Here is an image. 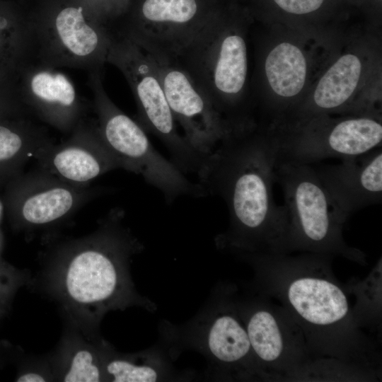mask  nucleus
Masks as SVG:
<instances>
[{"label":"nucleus","instance_id":"2","mask_svg":"<svg viewBox=\"0 0 382 382\" xmlns=\"http://www.w3.org/2000/svg\"><path fill=\"white\" fill-rule=\"evenodd\" d=\"M255 254L270 294L283 303L311 350L345 362L367 359L347 296L330 271L331 256Z\"/></svg>","mask_w":382,"mask_h":382},{"label":"nucleus","instance_id":"22","mask_svg":"<svg viewBox=\"0 0 382 382\" xmlns=\"http://www.w3.org/2000/svg\"><path fill=\"white\" fill-rule=\"evenodd\" d=\"M64 381L66 382H97L100 381L99 369L94 364L93 355L89 351L80 350L76 353Z\"/></svg>","mask_w":382,"mask_h":382},{"label":"nucleus","instance_id":"18","mask_svg":"<svg viewBox=\"0 0 382 382\" xmlns=\"http://www.w3.org/2000/svg\"><path fill=\"white\" fill-rule=\"evenodd\" d=\"M29 62L28 9L0 5V88L15 91L18 76Z\"/></svg>","mask_w":382,"mask_h":382},{"label":"nucleus","instance_id":"8","mask_svg":"<svg viewBox=\"0 0 382 382\" xmlns=\"http://www.w3.org/2000/svg\"><path fill=\"white\" fill-rule=\"evenodd\" d=\"M270 133L277 160L308 165L361 156L381 147L382 141L381 123L368 116L333 120L321 115Z\"/></svg>","mask_w":382,"mask_h":382},{"label":"nucleus","instance_id":"25","mask_svg":"<svg viewBox=\"0 0 382 382\" xmlns=\"http://www.w3.org/2000/svg\"><path fill=\"white\" fill-rule=\"evenodd\" d=\"M285 11L294 14L313 12L322 5L323 0H274Z\"/></svg>","mask_w":382,"mask_h":382},{"label":"nucleus","instance_id":"10","mask_svg":"<svg viewBox=\"0 0 382 382\" xmlns=\"http://www.w3.org/2000/svg\"><path fill=\"white\" fill-rule=\"evenodd\" d=\"M146 54L156 68L170 108L183 130L184 137L205 158L232 132L187 73L174 60Z\"/></svg>","mask_w":382,"mask_h":382},{"label":"nucleus","instance_id":"19","mask_svg":"<svg viewBox=\"0 0 382 382\" xmlns=\"http://www.w3.org/2000/svg\"><path fill=\"white\" fill-rule=\"evenodd\" d=\"M264 70L267 83L278 98L276 108L283 110L305 85L307 63L304 54L294 44L281 42L267 54Z\"/></svg>","mask_w":382,"mask_h":382},{"label":"nucleus","instance_id":"13","mask_svg":"<svg viewBox=\"0 0 382 382\" xmlns=\"http://www.w3.org/2000/svg\"><path fill=\"white\" fill-rule=\"evenodd\" d=\"M245 328L262 368L291 373L308 364L311 352L297 324L283 308L263 306L249 316Z\"/></svg>","mask_w":382,"mask_h":382},{"label":"nucleus","instance_id":"6","mask_svg":"<svg viewBox=\"0 0 382 382\" xmlns=\"http://www.w3.org/2000/svg\"><path fill=\"white\" fill-rule=\"evenodd\" d=\"M108 63L122 74L137 105L136 121L168 149L172 162L184 173H197L204 158L178 130L156 68L149 57L129 40L114 33Z\"/></svg>","mask_w":382,"mask_h":382},{"label":"nucleus","instance_id":"5","mask_svg":"<svg viewBox=\"0 0 382 382\" xmlns=\"http://www.w3.org/2000/svg\"><path fill=\"white\" fill-rule=\"evenodd\" d=\"M275 182L282 188L289 219V253L338 255L360 264L365 255L342 236L346 219L311 165L277 160Z\"/></svg>","mask_w":382,"mask_h":382},{"label":"nucleus","instance_id":"23","mask_svg":"<svg viewBox=\"0 0 382 382\" xmlns=\"http://www.w3.org/2000/svg\"><path fill=\"white\" fill-rule=\"evenodd\" d=\"M102 23L110 28L125 11L129 0H81Z\"/></svg>","mask_w":382,"mask_h":382},{"label":"nucleus","instance_id":"1","mask_svg":"<svg viewBox=\"0 0 382 382\" xmlns=\"http://www.w3.org/2000/svg\"><path fill=\"white\" fill-rule=\"evenodd\" d=\"M277 147L257 125L226 137L196 173L207 195L220 197L230 216L227 239L253 253H289V219L273 196Z\"/></svg>","mask_w":382,"mask_h":382},{"label":"nucleus","instance_id":"11","mask_svg":"<svg viewBox=\"0 0 382 382\" xmlns=\"http://www.w3.org/2000/svg\"><path fill=\"white\" fill-rule=\"evenodd\" d=\"M14 90L32 116L69 134L86 117V107L76 87L59 69L30 62L21 70Z\"/></svg>","mask_w":382,"mask_h":382},{"label":"nucleus","instance_id":"24","mask_svg":"<svg viewBox=\"0 0 382 382\" xmlns=\"http://www.w3.org/2000/svg\"><path fill=\"white\" fill-rule=\"evenodd\" d=\"M19 115H31L18 100L15 91L0 88V118Z\"/></svg>","mask_w":382,"mask_h":382},{"label":"nucleus","instance_id":"9","mask_svg":"<svg viewBox=\"0 0 382 382\" xmlns=\"http://www.w3.org/2000/svg\"><path fill=\"white\" fill-rule=\"evenodd\" d=\"M107 191L69 183L39 168L23 172L6 185L5 204L19 224L43 226L65 219Z\"/></svg>","mask_w":382,"mask_h":382},{"label":"nucleus","instance_id":"7","mask_svg":"<svg viewBox=\"0 0 382 382\" xmlns=\"http://www.w3.org/2000/svg\"><path fill=\"white\" fill-rule=\"evenodd\" d=\"M218 12L215 0H129L112 30L150 55L173 59Z\"/></svg>","mask_w":382,"mask_h":382},{"label":"nucleus","instance_id":"12","mask_svg":"<svg viewBox=\"0 0 382 382\" xmlns=\"http://www.w3.org/2000/svg\"><path fill=\"white\" fill-rule=\"evenodd\" d=\"M34 158L39 167L76 185L90 182L121 168L118 158L103 141L95 119L83 118L60 143L53 141L38 150Z\"/></svg>","mask_w":382,"mask_h":382},{"label":"nucleus","instance_id":"14","mask_svg":"<svg viewBox=\"0 0 382 382\" xmlns=\"http://www.w3.org/2000/svg\"><path fill=\"white\" fill-rule=\"evenodd\" d=\"M108 233L78 248L70 257L66 288L72 299L83 304L110 299L118 285L117 260L126 243L112 234L113 209Z\"/></svg>","mask_w":382,"mask_h":382},{"label":"nucleus","instance_id":"15","mask_svg":"<svg viewBox=\"0 0 382 382\" xmlns=\"http://www.w3.org/2000/svg\"><path fill=\"white\" fill-rule=\"evenodd\" d=\"M312 166L335 204L347 219L353 212L382 199V150L342 159L340 164Z\"/></svg>","mask_w":382,"mask_h":382},{"label":"nucleus","instance_id":"3","mask_svg":"<svg viewBox=\"0 0 382 382\" xmlns=\"http://www.w3.org/2000/svg\"><path fill=\"white\" fill-rule=\"evenodd\" d=\"M242 25L219 11L170 59L187 73L231 132L256 125L247 98L248 50Z\"/></svg>","mask_w":382,"mask_h":382},{"label":"nucleus","instance_id":"16","mask_svg":"<svg viewBox=\"0 0 382 382\" xmlns=\"http://www.w3.org/2000/svg\"><path fill=\"white\" fill-rule=\"evenodd\" d=\"M47 131L19 115L0 118V187L23 173L25 164L41 148L52 142Z\"/></svg>","mask_w":382,"mask_h":382},{"label":"nucleus","instance_id":"26","mask_svg":"<svg viewBox=\"0 0 382 382\" xmlns=\"http://www.w3.org/2000/svg\"><path fill=\"white\" fill-rule=\"evenodd\" d=\"M17 381L18 382H43L45 378L38 374L28 373L20 376Z\"/></svg>","mask_w":382,"mask_h":382},{"label":"nucleus","instance_id":"4","mask_svg":"<svg viewBox=\"0 0 382 382\" xmlns=\"http://www.w3.org/2000/svg\"><path fill=\"white\" fill-rule=\"evenodd\" d=\"M28 8L31 62L103 71L114 38L81 0H33Z\"/></svg>","mask_w":382,"mask_h":382},{"label":"nucleus","instance_id":"17","mask_svg":"<svg viewBox=\"0 0 382 382\" xmlns=\"http://www.w3.org/2000/svg\"><path fill=\"white\" fill-rule=\"evenodd\" d=\"M361 72L358 56L350 53L341 56L320 78L312 97L299 108L295 125L343 106L356 91Z\"/></svg>","mask_w":382,"mask_h":382},{"label":"nucleus","instance_id":"20","mask_svg":"<svg viewBox=\"0 0 382 382\" xmlns=\"http://www.w3.org/2000/svg\"><path fill=\"white\" fill-rule=\"evenodd\" d=\"M208 347L219 361L235 364L254 355L248 332L233 315L218 316L212 324L208 335Z\"/></svg>","mask_w":382,"mask_h":382},{"label":"nucleus","instance_id":"21","mask_svg":"<svg viewBox=\"0 0 382 382\" xmlns=\"http://www.w3.org/2000/svg\"><path fill=\"white\" fill-rule=\"evenodd\" d=\"M108 372L115 382H153L158 372L147 365H137L125 360H114L107 366Z\"/></svg>","mask_w":382,"mask_h":382}]
</instances>
